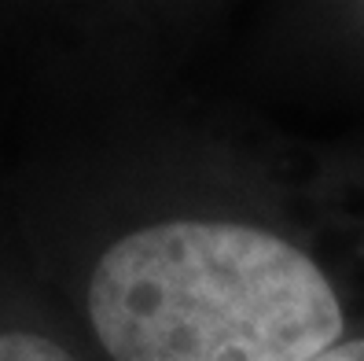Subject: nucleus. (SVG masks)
<instances>
[{"label":"nucleus","instance_id":"obj_1","mask_svg":"<svg viewBox=\"0 0 364 361\" xmlns=\"http://www.w3.org/2000/svg\"><path fill=\"white\" fill-rule=\"evenodd\" d=\"M89 321L111 361H316L360 332L364 291L284 221L181 214L100 254Z\"/></svg>","mask_w":364,"mask_h":361},{"label":"nucleus","instance_id":"obj_3","mask_svg":"<svg viewBox=\"0 0 364 361\" xmlns=\"http://www.w3.org/2000/svg\"><path fill=\"white\" fill-rule=\"evenodd\" d=\"M316 361H364V332L342 339L338 347H331L328 354H320Z\"/></svg>","mask_w":364,"mask_h":361},{"label":"nucleus","instance_id":"obj_2","mask_svg":"<svg viewBox=\"0 0 364 361\" xmlns=\"http://www.w3.org/2000/svg\"><path fill=\"white\" fill-rule=\"evenodd\" d=\"M0 361H77L41 332H0Z\"/></svg>","mask_w":364,"mask_h":361}]
</instances>
